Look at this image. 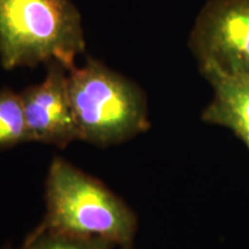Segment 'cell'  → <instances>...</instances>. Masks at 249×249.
<instances>
[{
  "label": "cell",
  "instance_id": "6da1fadb",
  "mask_svg": "<svg viewBox=\"0 0 249 249\" xmlns=\"http://www.w3.org/2000/svg\"><path fill=\"white\" fill-rule=\"evenodd\" d=\"M46 211L35 230L80 238H97L117 247H132L138 218L97 179L64 158H54L45 182Z\"/></svg>",
  "mask_w": 249,
  "mask_h": 249
},
{
  "label": "cell",
  "instance_id": "5b68a950",
  "mask_svg": "<svg viewBox=\"0 0 249 249\" xmlns=\"http://www.w3.org/2000/svg\"><path fill=\"white\" fill-rule=\"evenodd\" d=\"M48 65L44 81L21 93L28 133L30 142L65 148L80 140L68 96V70L59 62Z\"/></svg>",
  "mask_w": 249,
  "mask_h": 249
},
{
  "label": "cell",
  "instance_id": "277c9868",
  "mask_svg": "<svg viewBox=\"0 0 249 249\" xmlns=\"http://www.w3.org/2000/svg\"><path fill=\"white\" fill-rule=\"evenodd\" d=\"M189 46L201 71L249 76V0H209L196 18Z\"/></svg>",
  "mask_w": 249,
  "mask_h": 249
},
{
  "label": "cell",
  "instance_id": "9c48e42d",
  "mask_svg": "<svg viewBox=\"0 0 249 249\" xmlns=\"http://www.w3.org/2000/svg\"><path fill=\"white\" fill-rule=\"evenodd\" d=\"M112 249H132V247H114Z\"/></svg>",
  "mask_w": 249,
  "mask_h": 249
},
{
  "label": "cell",
  "instance_id": "7a4b0ae2",
  "mask_svg": "<svg viewBox=\"0 0 249 249\" xmlns=\"http://www.w3.org/2000/svg\"><path fill=\"white\" fill-rule=\"evenodd\" d=\"M81 15L71 0H0V61L5 70L59 62L83 53Z\"/></svg>",
  "mask_w": 249,
  "mask_h": 249
},
{
  "label": "cell",
  "instance_id": "52a82bcc",
  "mask_svg": "<svg viewBox=\"0 0 249 249\" xmlns=\"http://www.w3.org/2000/svg\"><path fill=\"white\" fill-rule=\"evenodd\" d=\"M30 142L21 93L0 90V149Z\"/></svg>",
  "mask_w": 249,
  "mask_h": 249
},
{
  "label": "cell",
  "instance_id": "ba28073f",
  "mask_svg": "<svg viewBox=\"0 0 249 249\" xmlns=\"http://www.w3.org/2000/svg\"><path fill=\"white\" fill-rule=\"evenodd\" d=\"M111 242L97 238H80L51 231H34L22 249H112Z\"/></svg>",
  "mask_w": 249,
  "mask_h": 249
},
{
  "label": "cell",
  "instance_id": "8992f818",
  "mask_svg": "<svg viewBox=\"0 0 249 249\" xmlns=\"http://www.w3.org/2000/svg\"><path fill=\"white\" fill-rule=\"evenodd\" d=\"M201 73L213 89V97L202 112V120L232 130L249 151V76L217 71Z\"/></svg>",
  "mask_w": 249,
  "mask_h": 249
},
{
  "label": "cell",
  "instance_id": "3957f363",
  "mask_svg": "<svg viewBox=\"0 0 249 249\" xmlns=\"http://www.w3.org/2000/svg\"><path fill=\"white\" fill-rule=\"evenodd\" d=\"M67 88L80 141L119 144L150 126L142 89L95 59L68 71Z\"/></svg>",
  "mask_w": 249,
  "mask_h": 249
}]
</instances>
